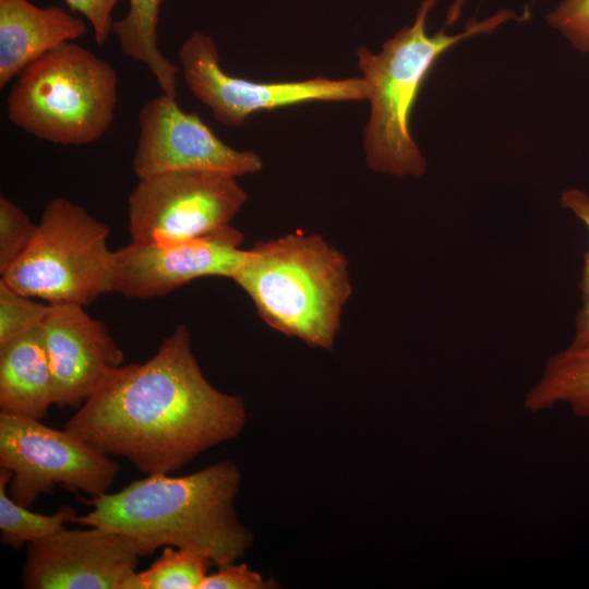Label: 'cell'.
<instances>
[{
  "label": "cell",
  "instance_id": "obj_2",
  "mask_svg": "<svg viewBox=\"0 0 589 589\" xmlns=\"http://www.w3.org/2000/svg\"><path fill=\"white\" fill-rule=\"evenodd\" d=\"M240 483V469L230 460L183 477L148 474L86 501L93 509L70 522L129 536L142 557L170 545L205 551L220 566L242 557L253 543L235 509Z\"/></svg>",
  "mask_w": 589,
  "mask_h": 589
},
{
  "label": "cell",
  "instance_id": "obj_25",
  "mask_svg": "<svg viewBox=\"0 0 589 589\" xmlns=\"http://www.w3.org/2000/svg\"><path fill=\"white\" fill-rule=\"evenodd\" d=\"M72 11L82 14L92 25L95 41L104 45L113 28L112 13L121 0H64Z\"/></svg>",
  "mask_w": 589,
  "mask_h": 589
},
{
  "label": "cell",
  "instance_id": "obj_18",
  "mask_svg": "<svg viewBox=\"0 0 589 589\" xmlns=\"http://www.w3.org/2000/svg\"><path fill=\"white\" fill-rule=\"evenodd\" d=\"M212 563L205 551L168 545L146 570L135 572L124 589H200Z\"/></svg>",
  "mask_w": 589,
  "mask_h": 589
},
{
  "label": "cell",
  "instance_id": "obj_5",
  "mask_svg": "<svg viewBox=\"0 0 589 589\" xmlns=\"http://www.w3.org/2000/svg\"><path fill=\"white\" fill-rule=\"evenodd\" d=\"M118 103L112 65L87 48L64 43L28 64L7 97L8 119L59 145H87L111 127Z\"/></svg>",
  "mask_w": 589,
  "mask_h": 589
},
{
  "label": "cell",
  "instance_id": "obj_10",
  "mask_svg": "<svg viewBox=\"0 0 589 589\" xmlns=\"http://www.w3.org/2000/svg\"><path fill=\"white\" fill-rule=\"evenodd\" d=\"M139 139L132 157L137 179L178 170L217 171L235 177L259 172L263 160L252 151L223 142L196 113L185 112L164 93L139 112Z\"/></svg>",
  "mask_w": 589,
  "mask_h": 589
},
{
  "label": "cell",
  "instance_id": "obj_3",
  "mask_svg": "<svg viewBox=\"0 0 589 589\" xmlns=\"http://www.w3.org/2000/svg\"><path fill=\"white\" fill-rule=\"evenodd\" d=\"M260 317L284 335L330 350L352 292L348 261L318 235L255 243L232 276Z\"/></svg>",
  "mask_w": 589,
  "mask_h": 589
},
{
  "label": "cell",
  "instance_id": "obj_6",
  "mask_svg": "<svg viewBox=\"0 0 589 589\" xmlns=\"http://www.w3.org/2000/svg\"><path fill=\"white\" fill-rule=\"evenodd\" d=\"M109 231L83 206L53 197L31 244L1 278L19 292L48 303L89 305L112 292Z\"/></svg>",
  "mask_w": 589,
  "mask_h": 589
},
{
  "label": "cell",
  "instance_id": "obj_15",
  "mask_svg": "<svg viewBox=\"0 0 589 589\" xmlns=\"http://www.w3.org/2000/svg\"><path fill=\"white\" fill-rule=\"evenodd\" d=\"M55 405L53 376L43 325L0 345L2 412L41 421Z\"/></svg>",
  "mask_w": 589,
  "mask_h": 589
},
{
  "label": "cell",
  "instance_id": "obj_13",
  "mask_svg": "<svg viewBox=\"0 0 589 589\" xmlns=\"http://www.w3.org/2000/svg\"><path fill=\"white\" fill-rule=\"evenodd\" d=\"M55 388V405H83L124 360L106 325L84 306L50 303L43 322Z\"/></svg>",
  "mask_w": 589,
  "mask_h": 589
},
{
  "label": "cell",
  "instance_id": "obj_23",
  "mask_svg": "<svg viewBox=\"0 0 589 589\" xmlns=\"http://www.w3.org/2000/svg\"><path fill=\"white\" fill-rule=\"evenodd\" d=\"M546 22L560 32L570 46L589 52V0H562L546 15Z\"/></svg>",
  "mask_w": 589,
  "mask_h": 589
},
{
  "label": "cell",
  "instance_id": "obj_24",
  "mask_svg": "<svg viewBox=\"0 0 589 589\" xmlns=\"http://www.w3.org/2000/svg\"><path fill=\"white\" fill-rule=\"evenodd\" d=\"M278 587L274 579H266L245 564L228 563L206 576L200 589H271Z\"/></svg>",
  "mask_w": 589,
  "mask_h": 589
},
{
  "label": "cell",
  "instance_id": "obj_16",
  "mask_svg": "<svg viewBox=\"0 0 589 589\" xmlns=\"http://www.w3.org/2000/svg\"><path fill=\"white\" fill-rule=\"evenodd\" d=\"M125 15L115 21L112 34L121 51L144 64L161 93L177 98L180 67L168 60L158 46L157 26L163 0H128Z\"/></svg>",
  "mask_w": 589,
  "mask_h": 589
},
{
  "label": "cell",
  "instance_id": "obj_8",
  "mask_svg": "<svg viewBox=\"0 0 589 589\" xmlns=\"http://www.w3.org/2000/svg\"><path fill=\"white\" fill-rule=\"evenodd\" d=\"M237 178L178 170L139 179L128 197L131 241L193 239L231 225L248 200Z\"/></svg>",
  "mask_w": 589,
  "mask_h": 589
},
{
  "label": "cell",
  "instance_id": "obj_4",
  "mask_svg": "<svg viewBox=\"0 0 589 589\" xmlns=\"http://www.w3.org/2000/svg\"><path fill=\"white\" fill-rule=\"evenodd\" d=\"M437 0L422 1L411 25L386 40L382 50H357L358 67L368 85L370 117L363 130L365 165L395 177H421L426 160L410 131V118L421 85L436 60L456 44L492 33L516 17L509 10L482 21H471L464 32L441 29L429 35L426 20Z\"/></svg>",
  "mask_w": 589,
  "mask_h": 589
},
{
  "label": "cell",
  "instance_id": "obj_14",
  "mask_svg": "<svg viewBox=\"0 0 589 589\" xmlns=\"http://www.w3.org/2000/svg\"><path fill=\"white\" fill-rule=\"evenodd\" d=\"M86 32L84 20L59 7L0 0V87L41 56Z\"/></svg>",
  "mask_w": 589,
  "mask_h": 589
},
{
  "label": "cell",
  "instance_id": "obj_21",
  "mask_svg": "<svg viewBox=\"0 0 589 589\" xmlns=\"http://www.w3.org/2000/svg\"><path fill=\"white\" fill-rule=\"evenodd\" d=\"M37 224L14 202L0 197V274L26 251Z\"/></svg>",
  "mask_w": 589,
  "mask_h": 589
},
{
  "label": "cell",
  "instance_id": "obj_9",
  "mask_svg": "<svg viewBox=\"0 0 589 589\" xmlns=\"http://www.w3.org/2000/svg\"><path fill=\"white\" fill-rule=\"evenodd\" d=\"M178 55L180 71L192 95L228 128L243 125L259 111L310 101L368 99L363 77L256 82L233 76L221 69L215 40L202 32H193L181 44Z\"/></svg>",
  "mask_w": 589,
  "mask_h": 589
},
{
  "label": "cell",
  "instance_id": "obj_20",
  "mask_svg": "<svg viewBox=\"0 0 589 589\" xmlns=\"http://www.w3.org/2000/svg\"><path fill=\"white\" fill-rule=\"evenodd\" d=\"M50 303L13 289L0 278V345L43 324Z\"/></svg>",
  "mask_w": 589,
  "mask_h": 589
},
{
  "label": "cell",
  "instance_id": "obj_22",
  "mask_svg": "<svg viewBox=\"0 0 589 589\" xmlns=\"http://www.w3.org/2000/svg\"><path fill=\"white\" fill-rule=\"evenodd\" d=\"M561 204L572 211L589 230V196L587 193L578 189L564 191ZM580 289L581 306L576 316L575 337L570 344V347L574 348L589 347V250L585 254Z\"/></svg>",
  "mask_w": 589,
  "mask_h": 589
},
{
  "label": "cell",
  "instance_id": "obj_12",
  "mask_svg": "<svg viewBox=\"0 0 589 589\" xmlns=\"http://www.w3.org/2000/svg\"><path fill=\"white\" fill-rule=\"evenodd\" d=\"M142 557L129 536L100 528L61 530L28 543L27 589H124Z\"/></svg>",
  "mask_w": 589,
  "mask_h": 589
},
{
  "label": "cell",
  "instance_id": "obj_17",
  "mask_svg": "<svg viewBox=\"0 0 589 589\" xmlns=\"http://www.w3.org/2000/svg\"><path fill=\"white\" fill-rule=\"evenodd\" d=\"M569 405L574 416L589 419V347H568L552 356L541 380L526 394L524 408L530 412Z\"/></svg>",
  "mask_w": 589,
  "mask_h": 589
},
{
  "label": "cell",
  "instance_id": "obj_19",
  "mask_svg": "<svg viewBox=\"0 0 589 589\" xmlns=\"http://www.w3.org/2000/svg\"><path fill=\"white\" fill-rule=\"evenodd\" d=\"M12 472L5 468L0 470V530L1 542L14 550L25 543L48 537L71 521L76 512L70 505H62L51 515H43L28 510L15 503L7 494Z\"/></svg>",
  "mask_w": 589,
  "mask_h": 589
},
{
  "label": "cell",
  "instance_id": "obj_1",
  "mask_svg": "<svg viewBox=\"0 0 589 589\" xmlns=\"http://www.w3.org/2000/svg\"><path fill=\"white\" fill-rule=\"evenodd\" d=\"M245 422L243 399L207 381L181 324L151 359L116 370L64 430L146 474H160L237 437Z\"/></svg>",
  "mask_w": 589,
  "mask_h": 589
},
{
  "label": "cell",
  "instance_id": "obj_11",
  "mask_svg": "<svg viewBox=\"0 0 589 589\" xmlns=\"http://www.w3.org/2000/svg\"><path fill=\"white\" fill-rule=\"evenodd\" d=\"M242 241V232L231 225L193 239L131 241L113 251L112 292L149 299L202 277L231 279L244 259Z\"/></svg>",
  "mask_w": 589,
  "mask_h": 589
},
{
  "label": "cell",
  "instance_id": "obj_7",
  "mask_svg": "<svg viewBox=\"0 0 589 589\" xmlns=\"http://www.w3.org/2000/svg\"><path fill=\"white\" fill-rule=\"evenodd\" d=\"M0 466L12 472L10 497L24 507L56 484L104 495L120 472L117 461L77 435L2 411Z\"/></svg>",
  "mask_w": 589,
  "mask_h": 589
}]
</instances>
